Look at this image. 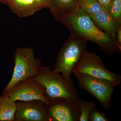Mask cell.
<instances>
[{
  "label": "cell",
  "mask_w": 121,
  "mask_h": 121,
  "mask_svg": "<svg viewBox=\"0 0 121 121\" xmlns=\"http://www.w3.org/2000/svg\"><path fill=\"white\" fill-rule=\"evenodd\" d=\"M8 0H0V2H1L2 4H6Z\"/></svg>",
  "instance_id": "cell-20"
},
{
  "label": "cell",
  "mask_w": 121,
  "mask_h": 121,
  "mask_svg": "<svg viewBox=\"0 0 121 121\" xmlns=\"http://www.w3.org/2000/svg\"><path fill=\"white\" fill-rule=\"evenodd\" d=\"M14 60L12 77L5 88L4 94L17 83L36 75L41 66L40 61L35 58L31 48H18L14 53Z\"/></svg>",
  "instance_id": "cell-4"
},
{
  "label": "cell",
  "mask_w": 121,
  "mask_h": 121,
  "mask_svg": "<svg viewBox=\"0 0 121 121\" xmlns=\"http://www.w3.org/2000/svg\"><path fill=\"white\" fill-rule=\"evenodd\" d=\"M78 7L89 15H94L103 10L97 0H77Z\"/></svg>",
  "instance_id": "cell-14"
},
{
  "label": "cell",
  "mask_w": 121,
  "mask_h": 121,
  "mask_svg": "<svg viewBox=\"0 0 121 121\" xmlns=\"http://www.w3.org/2000/svg\"><path fill=\"white\" fill-rule=\"evenodd\" d=\"M109 119L104 113L99 112L95 104L91 109L89 117V121H108Z\"/></svg>",
  "instance_id": "cell-17"
},
{
  "label": "cell",
  "mask_w": 121,
  "mask_h": 121,
  "mask_svg": "<svg viewBox=\"0 0 121 121\" xmlns=\"http://www.w3.org/2000/svg\"><path fill=\"white\" fill-rule=\"evenodd\" d=\"M30 78L17 83L4 94L15 102L39 100L47 106L50 99L46 94L45 89L33 78L32 80Z\"/></svg>",
  "instance_id": "cell-8"
},
{
  "label": "cell",
  "mask_w": 121,
  "mask_h": 121,
  "mask_svg": "<svg viewBox=\"0 0 121 121\" xmlns=\"http://www.w3.org/2000/svg\"><path fill=\"white\" fill-rule=\"evenodd\" d=\"M1 97V96H0V99Z\"/></svg>",
  "instance_id": "cell-21"
},
{
  "label": "cell",
  "mask_w": 121,
  "mask_h": 121,
  "mask_svg": "<svg viewBox=\"0 0 121 121\" xmlns=\"http://www.w3.org/2000/svg\"><path fill=\"white\" fill-rule=\"evenodd\" d=\"M116 40L117 43L121 47V24L118 28L116 33Z\"/></svg>",
  "instance_id": "cell-19"
},
{
  "label": "cell",
  "mask_w": 121,
  "mask_h": 121,
  "mask_svg": "<svg viewBox=\"0 0 121 121\" xmlns=\"http://www.w3.org/2000/svg\"><path fill=\"white\" fill-rule=\"evenodd\" d=\"M90 16L99 29L116 40L117 29L121 24L115 20L109 13L103 9L96 14L90 15Z\"/></svg>",
  "instance_id": "cell-11"
},
{
  "label": "cell",
  "mask_w": 121,
  "mask_h": 121,
  "mask_svg": "<svg viewBox=\"0 0 121 121\" xmlns=\"http://www.w3.org/2000/svg\"><path fill=\"white\" fill-rule=\"evenodd\" d=\"M95 104L91 101L79 99V105L80 107V115L79 121H89V115Z\"/></svg>",
  "instance_id": "cell-15"
},
{
  "label": "cell",
  "mask_w": 121,
  "mask_h": 121,
  "mask_svg": "<svg viewBox=\"0 0 121 121\" xmlns=\"http://www.w3.org/2000/svg\"><path fill=\"white\" fill-rule=\"evenodd\" d=\"M79 99L59 98L50 100L46 106L48 121H79Z\"/></svg>",
  "instance_id": "cell-7"
},
{
  "label": "cell",
  "mask_w": 121,
  "mask_h": 121,
  "mask_svg": "<svg viewBox=\"0 0 121 121\" xmlns=\"http://www.w3.org/2000/svg\"><path fill=\"white\" fill-rule=\"evenodd\" d=\"M38 100L29 101H17L15 117L20 121H48L46 108L44 103Z\"/></svg>",
  "instance_id": "cell-9"
},
{
  "label": "cell",
  "mask_w": 121,
  "mask_h": 121,
  "mask_svg": "<svg viewBox=\"0 0 121 121\" xmlns=\"http://www.w3.org/2000/svg\"><path fill=\"white\" fill-rule=\"evenodd\" d=\"M77 0H50L48 8L56 20L73 13L78 8Z\"/></svg>",
  "instance_id": "cell-12"
},
{
  "label": "cell",
  "mask_w": 121,
  "mask_h": 121,
  "mask_svg": "<svg viewBox=\"0 0 121 121\" xmlns=\"http://www.w3.org/2000/svg\"><path fill=\"white\" fill-rule=\"evenodd\" d=\"M60 74L52 71L49 67L40 66L38 73L33 78L43 87L50 100L59 98H78V92L73 80H67Z\"/></svg>",
  "instance_id": "cell-2"
},
{
  "label": "cell",
  "mask_w": 121,
  "mask_h": 121,
  "mask_svg": "<svg viewBox=\"0 0 121 121\" xmlns=\"http://www.w3.org/2000/svg\"><path fill=\"white\" fill-rule=\"evenodd\" d=\"M60 21L69 29L71 35L97 44L101 51L109 55L121 54V47L116 40L99 29L90 15L79 7Z\"/></svg>",
  "instance_id": "cell-1"
},
{
  "label": "cell",
  "mask_w": 121,
  "mask_h": 121,
  "mask_svg": "<svg viewBox=\"0 0 121 121\" xmlns=\"http://www.w3.org/2000/svg\"><path fill=\"white\" fill-rule=\"evenodd\" d=\"M16 110L15 102L6 95L1 96L0 99V121H13Z\"/></svg>",
  "instance_id": "cell-13"
},
{
  "label": "cell",
  "mask_w": 121,
  "mask_h": 121,
  "mask_svg": "<svg viewBox=\"0 0 121 121\" xmlns=\"http://www.w3.org/2000/svg\"><path fill=\"white\" fill-rule=\"evenodd\" d=\"M86 43L84 40L71 35L60 51L52 71L61 74L67 80L71 79L74 69L86 51Z\"/></svg>",
  "instance_id": "cell-3"
},
{
  "label": "cell",
  "mask_w": 121,
  "mask_h": 121,
  "mask_svg": "<svg viewBox=\"0 0 121 121\" xmlns=\"http://www.w3.org/2000/svg\"><path fill=\"white\" fill-rule=\"evenodd\" d=\"M73 73H84L107 80L115 87L120 84L121 76L105 67L101 59L97 54L86 51L73 71Z\"/></svg>",
  "instance_id": "cell-5"
},
{
  "label": "cell",
  "mask_w": 121,
  "mask_h": 121,
  "mask_svg": "<svg viewBox=\"0 0 121 121\" xmlns=\"http://www.w3.org/2000/svg\"><path fill=\"white\" fill-rule=\"evenodd\" d=\"M109 13L115 20L121 24V0H114Z\"/></svg>",
  "instance_id": "cell-16"
},
{
  "label": "cell",
  "mask_w": 121,
  "mask_h": 121,
  "mask_svg": "<svg viewBox=\"0 0 121 121\" xmlns=\"http://www.w3.org/2000/svg\"><path fill=\"white\" fill-rule=\"evenodd\" d=\"M105 11L109 13L114 0H97Z\"/></svg>",
  "instance_id": "cell-18"
},
{
  "label": "cell",
  "mask_w": 121,
  "mask_h": 121,
  "mask_svg": "<svg viewBox=\"0 0 121 121\" xmlns=\"http://www.w3.org/2000/svg\"><path fill=\"white\" fill-rule=\"evenodd\" d=\"M79 86L91 94L108 110L110 107L115 87L107 80L84 73H74Z\"/></svg>",
  "instance_id": "cell-6"
},
{
  "label": "cell",
  "mask_w": 121,
  "mask_h": 121,
  "mask_svg": "<svg viewBox=\"0 0 121 121\" xmlns=\"http://www.w3.org/2000/svg\"><path fill=\"white\" fill-rule=\"evenodd\" d=\"M50 0H8L6 5L20 17H28L48 8Z\"/></svg>",
  "instance_id": "cell-10"
}]
</instances>
